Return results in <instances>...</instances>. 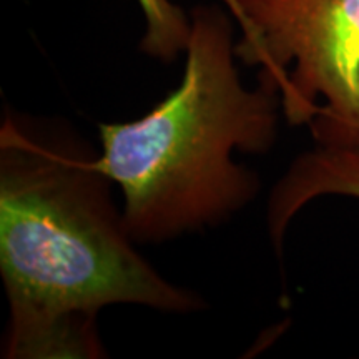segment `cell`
I'll use <instances>...</instances> for the list:
<instances>
[{
    "label": "cell",
    "mask_w": 359,
    "mask_h": 359,
    "mask_svg": "<svg viewBox=\"0 0 359 359\" xmlns=\"http://www.w3.org/2000/svg\"><path fill=\"white\" fill-rule=\"evenodd\" d=\"M111 180L70 127L7 111L0 128V271L11 359L105 356L98 313L140 304L191 313L205 304L135 250Z\"/></svg>",
    "instance_id": "obj_1"
},
{
    "label": "cell",
    "mask_w": 359,
    "mask_h": 359,
    "mask_svg": "<svg viewBox=\"0 0 359 359\" xmlns=\"http://www.w3.org/2000/svg\"><path fill=\"white\" fill-rule=\"evenodd\" d=\"M185 52L182 83L158 105L98 127V167L122 188L125 226L143 243L217 224L248 205L258 177L233 151L266 154L278 137L281 98L268 85H241L226 13L196 7Z\"/></svg>",
    "instance_id": "obj_2"
},
{
    "label": "cell",
    "mask_w": 359,
    "mask_h": 359,
    "mask_svg": "<svg viewBox=\"0 0 359 359\" xmlns=\"http://www.w3.org/2000/svg\"><path fill=\"white\" fill-rule=\"evenodd\" d=\"M236 57L259 67L293 125L359 132V0H222Z\"/></svg>",
    "instance_id": "obj_3"
},
{
    "label": "cell",
    "mask_w": 359,
    "mask_h": 359,
    "mask_svg": "<svg viewBox=\"0 0 359 359\" xmlns=\"http://www.w3.org/2000/svg\"><path fill=\"white\" fill-rule=\"evenodd\" d=\"M313 137V150L296 156L269 196L268 228L278 253L291 219L309 201L327 195L359 200V132Z\"/></svg>",
    "instance_id": "obj_4"
},
{
    "label": "cell",
    "mask_w": 359,
    "mask_h": 359,
    "mask_svg": "<svg viewBox=\"0 0 359 359\" xmlns=\"http://www.w3.org/2000/svg\"><path fill=\"white\" fill-rule=\"evenodd\" d=\"M147 17V35L142 48L154 57L172 58L185 50L190 22L172 0H138Z\"/></svg>",
    "instance_id": "obj_5"
}]
</instances>
